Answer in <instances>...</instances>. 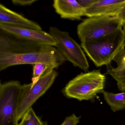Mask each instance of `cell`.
<instances>
[{"label": "cell", "instance_id": "1", "mask_svg": "<svg viewBox=\"0 0 125 125\" xmlns=\"http://www.w3.org/2000/svg\"><path fill=\"white\" fill-rule=\"evenodd\" d=\"M65 61L55 47L22 40L0 31V71L13 66L38 63H46L54 69Z\"/></svg>", "mask_w": 125, "mask_h": 125}, {"label": "cell", "instance_id": "2", "mask_svg": "<svg viewBox=\"0 0 125 125\" xmlns=\"http://www.w3.org/2000/svg\"><path fill=\"white\" fill-rule=\"evenodd\" d=\"M81 46L96 67L110 65L125 42L122 28L98 39L82 42Z\"/></svg>", "mask_w": 125, "mask_h": 125}, {"label": "cell", "instance_id": "3", "mask_svg": "<svg viewBox=\"0 0 125 125\" xmlns=\"http://www.w3.org/2000/svg\"><path fill=\"white\" fill-rule=\"evenodd\" d=\"M105 81L106 76L100 70L82 73L70 80L62 92L69 98L93 101L103 90Z\"/></svg>", "mask_w": 125, "mask_h": 125}, {"label": "cell", "instance_id": "4", "mask_svg": "<svg viewBox=\"0 0 125 125\" xmlns=\"http://www.w3.org/2000/svg\"><path fill=\"white\" fill-rule=\"evenodd\" d=\"M121 28V21L118 16L92 17L78 25L77 32L82 43L106 36Z\"/></svg>", "mask_w": 125, "mask_h": 125}, {"label": "cell", "instance_id": "5", "mask_svg": "<svg viewBox=\"0 0 125 125\" xmlns=\"http://www.w3.org/2000/svg\"><path fill=\"white\" fill-rule=\"evenodd\" d=\"M22 85L17 80L0 85V125H18V110Z\"/></svg>", "mask_w": 125, "mask_h": 125}, {"label": "cell", "instance_id": "6", "mask_svg": "<svg viewBox=\"0 0 125 125\" xmlns=\"http://www.w3.org/2000/svg\"><path fill=\"white\" fill-rule=\"evenodd\" d=\"M49 33L56 42L55 47L63 56L66 61L74 66L86 72L89 63L81 46L69 36L68 33L62 31L56 27H50Z\"/></svg>", "mask_w": 125, "mask_h": 125}, {"label": "cell", "instance_id": "7", "mask_svg": "<svg viewBox=\"0 0 125 125\" xmlns=\"http://www.w3.org/2000/svg\"><path fill=\"white\" fill-rule=\"evenodd\" d=\"M58 75L54 69L46 73L35 83L22 85L18 110V121L21 120L27 111L50 88Z\"/></svg>", "mask_w": 125, "mask_h": 125}, {"label": "cell", "instance_id": "8", "mask_svg": "<svg viewBox=\"0 0 125 125\" xmlns=\"http://www.w3.org/2000/svg\"><path fill=\"white\" fill-rule=\"evenodd\" d=\"M0 31L24 41L55 47L56 42L52 35L42 30L0 24Z\"/></svg>", "mask_w": 125, "mask_h": 125}, {"label": "cell", "instance_id": "9", "mask_svg": "<svg viewBox=\"0 0 125 125\" xmlns=\"http://www.w3.org/2000/svg\"><path fill=\"white\" fill-rule=\"evenodd\" d=\"M125 5V0H96L85 9V16H118Z\"/></svg>", "mask_w": 125, "mask_h": 125}, {"label": "cell", "instance_id": "10", "mask_svg": "<svg viewBox=\"0 0 125 125\" xmlns=\"http://www.w3.org/2000/svg\"><path fill=\"white\" fill-rule=\"evenodd\" d=\"M53 7L62 19L79 20L85 16V9L76 0H55Z\"/></svg>", "mask_w": 125, "mask_h": 125}, {"label": "cell", "instance_id": "11", "mask_svg": "<svg viewBox=\"0 0 125 125\" xmlns=\"http://www.w3.org/2000/svg\"><path fill=\"white\" fill-rule=\"evenodd\" d=\"M0 24L42 30L38 23L10 10L2 4H0Z\"/></svg>", "mask_w": 125, "mask_h": 125}, {"label": "cell", "instance_id": "12", "mask_svg": "<svg viewBox=\"0 0 125 125\" xmlns=\"http://www.w3.org/2000/svg\"><path fill=\"white\" fill-rule=\"evenodd\" d=\"M104 99L114 112L123 110L125 108V93L115 94L103 90Z\"/></svg>", "mask_w": 125, "mask_h": 125}, {"label": "cell", "instance_id": "13", "mask_svg": "<svg viewBox=\"0 0 125 125\" xmlns=\"http://www.w3.org/2000/svg\"><path fill=\"white\" fill-rule=\"evenodd\" d=\"M106 67V74L110 75L116 81L119 90L125 91V69H117L113 67L111 64Z\"/></svg>", "mask_w": 125, "mask_h": 125}, {"label": "cell", "instance_id": "14", "mask_svg": "<svg viewBox=\"0 0 125 125\" xmlns=\"http://www.w3.org/2000/svg\"><path fill=\"white\" fill-rule=\"evenodd\" d=\"M33 73L32 78V83H35L42 76L46 73L54 69L46 63H38L32 65Z\"/></svg>", "mask_w": 125, "mask_h": 125}, {"label": "cell", "instance_id": "15", "mask_svg": "<svg viewBox=\"0 0 125 125\" xmlns=\"http://www.w3.org/2000/svg\"><path fill=\"white\" fill-rule=\"evenodd\" d=\"M42 121L32 107L24 115L18 125H41Z\"/></svg>", "mask_w": 125, "mask_h": 125}, {"label": "cell", "instance_id": "16", "mask_svg": "<svg viewBox=\"0 0 125 125\" xmlns=\"http://www.w3.org/2000/svg\"><path fill=\"white\" fill-rule=\"evenodd\" d=\"M117 64L116 68L118 69H125V48L121 49L113 59Z\"/></svg>", "mask_w": 125, "mask_h": 125}, {"label": "cell", "instance_id": "17", "mask_svg": "<svg viewBox=\"0 0 125 125\" xmlns=\"http://www.w3.org/2000/svg\"><path fill=\"white\" fill-rule=\"evenodd\" d=\"M81 116L77 117L74 114L68 116L61 125H77L79 123Z\"/></svg>", "mask_w": 125, "mask_h": 125}, {"label": "cell", "instance_id": "18", "mask_svg": "<svg viewBox=\"0 0 125 125\" xmlns=\"http://www.w3.org/2000/svg\"><path fill=\"white\" fill-rule=\"evenodd\" d=\"M36 0H12V3L16 5L20 6H30L37 1Z\"/></svg>", "mask_w": 125, "mask_h": 125}, {"label": "cell", "instance_id": "19", "mask_svg": "<svg viewBox=\"0 0 125 125\" xmlns=\"http://www.w3.org/2000/svg\"><path fill=\"white\" fill-rule=\"evenodd\" d=\"M118 17L121 21L122 31L125 42V5L123 8L120 13L118 14Z\"/></svg>", "mask_w": 125, "mask_h": 125}, {"label": "cell", "instance_id": "20", "mask_svg": "<svg viewBox=\"0 0 125 125\" xmlns=\"http://www.w3.org/2000/svg\"><path fill=\"white\" fill-rule=\"evenodd\" d=\"M77 1L81 6L85 9L92 5L96 0H78Z\"/></svg>", "mask_w": 125, "mask_h": 125}, {"label": "cell", "instance_id": "21", "mask_svg": "<svg viewBox=\"0 0 125 125\" xmlns=\"http://www.w3.org/2000/svg\"><path fill=\"white\" fill-rule=\"evenodd\" d=\"M41 125H47V123L46 121H41Z\"/></svg>", "mask_w": 125, "mask_h": 125}]
</instances>
